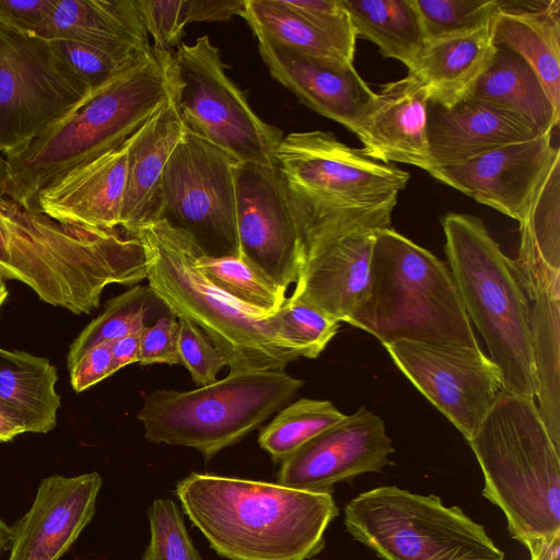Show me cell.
Listing matches in <instances>:
<instances>
[{"label": "cell", "mask_w": 560, "mask_h": 560, "mask_svg": "<svg viewBox=\"0 0 560 560\" xmlns=\"http://www.w3.org/2000/svg\"><path fill=\"white\" fill-rule=\"evenodd\" d=\"M128 145L129 140L51 182L38 192L35 210L66 224L120 230Z\"/></svg>", "instance_id": "21"}, {"label": "cell", "mask_w": 560, "mask_h": 560, "mask_svg": "<svg viewBox=\"0 0 560 560\" xmlns=\"http://www.w3.org/2000/svg\"><path fill=\"white\" fill-rule=\"evenodd\" d=\"M8 294H9V291L5 285V279L0 273V308H1L2 304L4 303L5 299L8 298Z\"/></svg>", "instance_id": "52"}, {"label": "cell", "mask_w": 560, "mask_h": 560, "mask_svg": "<svg viewBox=\"0 0 560 560\" xmlns=\"http://www.w3.org/2000/svg\"><path fill=\"white\" fill-rule=\"evenodd\" d=\"M288 9L332 39L353 60L357 34L340 0H281Z\"/></svg>", "instance_id": "42"}, {"label": "cell", "mask_w": 560, "mask_h": 560, "mask_svg": "<svg viewBox=\"0 0 560 560\" xmlns=\"http://www.w3.org/2000/svg\"><path fill=\"white\" fill-rule=\"evenodd\" d=\"M57 380L48 359L0 348V402L20 415L27 432L48 433L56 427L61 405Z\"/></svg>", "instance_id": "30"}, {"label": "cell", "mask_w": 560, "mask_h": 560, "mask_svg": "<svg viewBox=\"0 0 560 560\" xmlns=\"http://www.w3.org/2000/svg\"><path fill=\"white\" fill-rule=\"evenodd\" d=\"M176 82L174 55L152 48L26 145L4 155L1 195L35 209L38 192L51 182L129 140L164 105Z\"/></svg>", "instance_id": "3"}, {"label": "cell", "mask_w": 560, "mask_h": 560, "mask_svg": "<svg viewBox=\"0 0 560 560\" xmlns=\"http://www.w3.org/2000/svg\"><path fill=\"white\" fill-rule=\"evenodd\" d=\"M303 385L284 371L230 372L196 389H156L137 418L148 441L191 447L209 460L284 407Z\"/></svg>", "instance_id": "9"}, {"label": "cell", "mask_w": 560, "mask_h": 560, "mask_svg": "<svg viewBox=\"0 0 560 560\" xmlns=\"http://www.w3.org/2000/svg\"><path fill=\"white\" fill-rule=\"evenodd\" d=\"M174 60L176 102L185 129L237 162H273L281 130L252 109L210 38L203 35L191 45L182 43Z\"/></svg>", "instance_id": "11"}, {"label": "cell", "mask_w": 560, "mask_h": 560, "mask_svg": "<svg viewBox=\"0 0 560 560\" xmlns=\"http://www.w3.org/2000/svg\"><path fill=\"white\" fill-rule=\"evenodd\" d=\"M142 244L153 296L177 318L198 326L228 361L230 372L284 371L302 357L277 315H264L224 293L199 269L200 246L187 232L155 221L133 234Z\"/></svg>", "instance_id": "4"}, {"label": "cell", "mask_w": 560, "mask_h": 560, "mask_svg": "<svg viewBox=\"0 0 560 560\" xmlns=\"http://www.w3.org/2000/svg\"><path fill=\"white\" fill-rule=\"evenodd\" d=\"M485 477L482 495L500 508L513 538L560 535V447L535 398L503 389L467 441Z\"/></svg>", "instance_id": "5"}, {"label": "cell", "mask_w": 560, "mask_h": 560, "mask_svg": "<svg viewBox=\"0 0 560 560\" xmlns=\"http://www.w3.org/2000/svg\"><path fill=\"white\" fill-rule=\"evenodd\" d=\"M4 178H5V161H4V158L0 154V195L2 191Z\"/></svg>", "instance_id": "53"}, {"label": "cell", "mask_w": 560, "mask_h": 560, "mask_svg": "<svg viewBox=\"0 0 560 560\" xmlns=\"http://www.w3.org/2000/svg\"><path fill=\"white\" fill-rule=\"evenodd\" d=\"M526 546L532 560H560V535L551 539H533Z\"/></svg>", "instance_id": "50"}, {"label": "cell", "mask_w": 560, "mask_h": 560, "mask_svg": "<svg viewBox=\"0 0 560 560\" xmlns=\"http://www.w3.org/2000/svg\"><path fill=\"white\" fill-rule=\"evenodd\" d=\"M142 25L153 38V49L168 51L179 46L186 23L184 0H136Z\"/></svg>", "instance_id": "43"}, {"label": "cell", "mask_w": 560, "mask_h": 560, "mask_svg": "<svg viewBox=\"0 0 560 560\" xmlns=\"http://www.w3.org/2000/svg\"><path fill=\"white\" fill-rule=\"evenodd\" d=\"M177 317L164 316L154 325L145 326L140 332V361L148 364H180L178 354Z\"/></svg>", "instance_id": "44"}, {"label": "cell", "mask_w": 560, "mask_h": 560, "mask_svg": "<svg viewBox=\"0 0 560 560\" xmlns=\"http://www.w3.org/2000/svg\"><path fill=\"white\" fill-rule=\"evenodd\" d=\"M101 487L96 471L44 478L30 510L12 527L8 560H59L92 521Z\"/></svg>", "instance_id": "19"}, {"label": "cell", "mask_w": 560, "mask_h": 560, "mask_svg": "<svg viewBox=\"0 0 560 560\" xmlns=\"http://www.w3.org/2000/svg\"><path fill=\"white\" fill-rule=\"evenodd\" d=\"M530 307V345L537 381V408L560 447V272L544 267L522 276Z\"/></svg>", "instance_id": "27"}, {"label": "cell", "mask_w": 560, "mask_h": 560, "mask_svg": "<svg viewBox=\"0 0 560 560\" xmlns=\"http://www.w3.org/2000/svg\"><path fill=\"white\" fill-rule=\"evenodd\" d=\"M538 136L537 129L521 115L480 100L466 97L452 107L429 102L428 173Z\"/></svg>", "instance_id": "22"}, {"label": "cell", "mask_w": 560, "mask_h": 560, "mask_svg": "<svg viewBox=\"0 0 560 560\" xmlns=\"http://www.w3.org/2000/svg\"><path fill=\"white\" fill-rule=\"evenodd\" d=\"M273 160L302 235L319 226L390 228L398 194L410 178L408 172L374 161L322 130L283 137Z\"/></svg>", "instance_id": "7"}, {"label": "cell", "mask_w": 560, "mask_h": 560, "mask_svg": "<svg viewBox=\"0 0 560 560\" xmlns=\"http://www.w3.org/2000/svg\"><path fill=\"white\" fill-rule=\"evenodd\" d=\"M395 452L383 419L361 407L310 440L281 462L277 483L305 491L331 492L337 482L392 464Z\"/></svg>", "instance_id": "17"}, {"label": "cell", "mask_w": 560, "mask_h": 560, "mask_svg": "<svg viewBox=\"0 0 560 560\" xmlns=\"http://www.w3.org/2000/svg\"><path fill=\"white\" fill-rule=\"evenodd\" d=\"M147 268L136 236L61 223L0 195V273L42 301L90 314L108 284H136Z\"/></svg>", "instance_id": "1"}, {"label": "cell", "mask_w": 560, "mask_h": 560, "mask_svg": "<svg viewBox=\"0 0 560 560\" xmlns=\"http://www.w3.org/2000/svg\"><path fill=\"white\" fill-rule=\"evenodd\" d=\"M490 35L533 68L560 113V0H497Z\"/></svg>", "instance_id": "25"}, {"label": "cell", "mask_w": 560, "mask_h": 560, "mask_svg": "<svg viewBox=\"0 0 560 560\" xmlns=\"http://www.w3.org/2000/svg\"><path fill=\"white\" fill-rule=\"evenodd\" d=\"M150 541L142 560H202L172 499H155L148 509Z\"/></svg>", "instance_id": "38"}, {"label": "cell", "mask_w": 560, "mask_h": 560, "mask_svg": "<svg viewBox=\"0 0 560 560\" xmlns=\"http://www.w3.org/2000/svg\"><path fill=\"white\" fill-rule=\"evenodd\" d=\"M467 97L514 112L540 135L552 132L560 113L552 106L533 68L515 52L495 47L493 57Z\"/></svg>", "instance_id": "29"}, {"label": "cell", "mask_w": 560, "mask_h": 560, "mask_svg": "<svg viewBox=\"0 0 560 560\" xmlns=\"http://www.w3.org/2000/svg\"><path fill=\"white\" fill-rule=\"evenodd\" d=\"M150 52L136 0H56L39 36Z\"/></svg>", "instance_id": "28"}, {"label": "cell", "mask_w": 560, "mask_h": 560, "mask_svg": "<svg viewBox=\"0 0 560 560\" xmlns=\"http://www.w3.org/2000/svg\"><path fill=\"white\" fill-rule=\"evenodd\" d=\"M425 39L489 24L497 0H415Z\"/></svg>", "instance_id": "39"}, {"label": "cell", "mask_w": 560, "mask_h": 560, "mask_svg": "<svg viewBox=\"0 0 560 560\" xmlns=\"http://www.w3.org/2000/svg\"><path fill=\"white\" fill-rule=\"evenodd\" d=\"M151 296L149 287L137 284L107 301L103 313L88 324L71 343L67 355L68 369L92 347L140 332L145 327Z\"/></svg>", "instance_id": "36"}, {"label": "cell", "mask_w": 560, "mask_h": 560, "mask_svg": "<svg viewBox=\"0 0 560 560\" xmlns=\"http://www.w3.org/2000/svg\"><path fill=\"white\" fill-rule=\"evenodd\" d=\"M56 0H0V27L25 36H39Z\"/></svg>", "instance_id": "45"}, {"label": "cell", "mask_w": 560, "mask_h": 560, "mask_svg": "<svg viewBox=\"0 0 560 560\" xmlns=\"http://www.w3.org/2000/svg\"><path fill=\"white\" fill-rule=\"evenodd\" d=\"M271 77L314 112L354 133L375 92L352 68H335L256 37Z\"/></svg>", "instance_id": "23"}, {"label": "cell", "mask_w": 560, "mask_h": 560, "mask_svg": "<svg viewBox=\"0 0 560 560\" xmlns=\"http://www.w3.org/2000/svg\"><path fill=\"white\" fill-rule=\"evenodd\" d=\"M185 514L229 560H305L338 515L331 492L191 472L176 485Z\"/></svg>", "instance_id": "2"}, {"label": "cell", "mask_w": 560, "mask_h": 560, "mask_svg": "<svg viewBox=\"0 0 560 560\" xmlns=\"http://www.w3.org/2000/svg\"><path fill=\"white\" fill-rule=\"evenodd\" d=\"M26 432L25 423L20 415L0 402V442L12 441L16 435Z\"/></svg>", "instance_id": "49"}, {"label": "cell", "mask_w": 560, "mask_h": 560, "mask_svg": "<svg viewBox=\"0 0 560 560\" xmlns=\"http://www.w3.org/2000/svg\"><path fill=\"white\" fill-rule=\"evenodd\" d=\"M201 272L220 290L264 315L275 314L285 301V291L237 254L211 256L197 253Z\"/></svg>", "instance_id": "35"}, {"label": "cell", "mask_w": 560, "mask_h": 560, "mask_svg": "<svg viewBox=\"0 0 560 560\" xmlns=\"http://www.w3.org/2000/svg\"><path fill=\"white\" fill-rule=\"evenodd\" d=\"M343 513L348 533L383 560H504L482 525L433 494L377 487Z\"/></svg>", "instance_id": "10"}, {"label": "cell", "mask_w": 560, "mask_h": 560, "mask_svg": "<svg viewBox=\"0 0 560 560\" xmlns=\"http://www.w3.org/2000/svg\"><path fill=\"white\" fill-rule=\"evenodd\" d=\"M236 163L186 130L163 173L153 222L187 232L208 255L237 254Z\"/></svg>", "instance_id": "12"}, {"label": "cell", "mask_w": 560, "mask_h": 560, "mask_svg": "<svg viewBox=\"0 0 560 560\" xmlns=\"http://www.w3.org/2000/svg\"><path fill=\"white\" fill-rule=\"evenodd\" d=\"M245 0H184L183 15L186 25L191 22H225L232 16H243Z\"/></svg>", "instance_id": "47"}, {"label": "cell", "mask_w": 560, "mask_h": 560, "mask_svg": "<svg viewBox=\"0 0 560 560\" xmlns=\"http://www.w3.org/2000/svg\"><path fill=\"white\" fill-rule=\"evenodd\" d=\"M552 132L506 144L467 162L441 167L430 175L522 223L530 205L560 158Z\"/></svg>", "instance_id": "18"}, {"label": "cell", "mask_w": 560, "mask_h": 560, "mask_svg": "<svg viewBox=\"0 0 560 560\" xmlns=\"http://www.w3.org/2000/svg\"><path fill=\"white\" fill-rule=\"evenodd\" d=\"M380 230L339 225L306 231L303 264L290 298L347 323L368 290Z\"/></svg>", "instance_id": "16"}, {"label": "cell", "mask_w": 560, "mask_h": 560, "mask_svg": "<svg viewBox=\"0 0 560 560\" xmlns=\"http://www.w3.org/2000/svg\"><path fill=\"white\" fill-rule=\"evenodd\" d=\"M90 94L49 40L0 27V153L20 150Z\"/></svg>", "instance_id": "13"}, {"label": "cell", "mask_w": 560, "mask_h": 560, "mask_svg": "<svg viewBox=\"0 0 560 560\" xmlns=\"http://www.w3.org/2000/svg\"><path fill=\"white\" fill-rule=\"evenodd\" d=\"M12 540V527L0 518V553L9 550Z\"/></svg>", "instance_id": "51"}, {"label": "cell", "mask_w": 560, "mask_h": 560, "mask_svg": "<svg viewBox=\"0 0 560 560\" xmlns=\"http://www.w3.org/2000/svg\"><path fill=\"white\" fill-rule=\"evenodd\" d=\"M234 183L237 255L287 290L298 281L304 241L275 161L237 162Z\"/></svg>", "instance_id": "14"}, {"label": "cell", "mask_w": 560, "mask_h": 560, "mask_svg": "<svg viewBox=\"0 0 560 560\" xmlns=\"http://www.w3.org/2000/svg\"><path fill=\"white\" fill-rule=\"evenodd\" d=\"M277 315L285 338L308 359L317 358L339 328L336 319L292 298L285 299Z\"/></svg>", "instance_id": "40"}, {"label": "cell", "mask_w": 560, "mask_h": 560, "mask_svg": "<svg viewBox=\"0 0 560 560\" xmlns=\"http://www.w3.org/2000/svg\"><path fill=\"white\" fill-rule=\"evenodd\" d=\"M141 332V331H140ZM140 332L110 341L114 372L140 361Z\"/></svg>", "instance_id": "48"}, {"label": "cell", "mask_w": 560, "mask_h": 560, "mask_svg": "<svg viewBox=\"0 0 560 560\" xmlns=\"http://www.w3.org/2000/svg\"><path fill=\"white\" fill-rule=\"evenodd\" d=\"M494 51L489 23L425 39L408 73L422 83L430 103L452 107L469 95Z\"/></svg>", "instance_id": "26"}, {"label": "cell", "mask_w": 560, "mask_h": 560, "mask_svg": "<svg viewBox=\"0 0 560 560\" xmlns=\"http://www.w3.org/2000/svg\"><path fill=\"white\" fill-rule=\"evenodd\" d=\"M517 266L541 265L560 272V158L539 190L525 220L520 223Z\"/></svg>", "instance_id": "33"}, {"label": "cell", "mask_w": 560, "mask_h": 560, "mask_svg": "<svg viewBox=\"0 0 560 560\" xmlns=\"http://www.w3.org/2000/svg\"><path fill=\"white\" fill-rule=\"evenodd\" d=\"M445 254L470 323L481 332L503 387L535 398L530 306L514 260L482 220L464 213L442 218Z\"/></svg>", "instance_id": "8"}, {"label": "cell", "mask_w": 560, "mask_h": 560, "mask_svg": "<svg viewBox=\"0 0 560 560\" xmlns=\"http://www.w3.org/2000/svg\"><path fill=\"white\" fill-rule=\"evenodd\" d=\"M345 416L329 400L301 398L283 407L261 429L259 446L275 463H281Z\"/></svg>", "instance_id": "34"}, {"label": "cell", "mask_w": 560, "mask_h": 560, "mask_svg": "<svg viewBox=\"0 0 560 560\" xmlns=\"http://www.w3.org/2000/svg\"><path fill=\"white\" fill-rule=\"evenodd\" d=\"M357 37L376 44L382 55L409 70L425 36L415 0H340Z\"/></svg>", "instance_id": "31"}, {"label": "cell", "mask_w": 560, "mask_h": 560, "mask_svg": "<svg viewBox=\"0 0 560 560\" xmlns=\"http://www.w3.org/2000/svg\"><path fill=\"white\" fill-rule=\"evenodd\" d=\"M347 323L383 346L479 348L450 267L392 228L376 234L368 290Z\"/></svg>", "instance_id": "6"}, {"label": "cell", "mask_w": 560, "mask_h": 560, "mask_svg": "<svg viewBox=\"0 0 560 560\" xmlns=\"http://www.w3.org/2000/svg\"><path fill=\"white\" fill-rule=\"evenodd\" d=\"M428 108L427 91L416 75L408 73L384 84L354 131L363 154L381 163H405L428 172Z\"/></svg>", "instance_id": "20"}, {"label": "cell", "mask_w": 560, "mask_h": 560, "mask_svg": "<svg viewBox=\"0 0 560 560\" xmlns=\"http://www.w3.org/2000/svg\"><path fill=\"white\" fill-rule=\"evenodd\" d=\"M177 86V82H176ZM176 86L164 105L129 139L120 230L132 235L153 222L163 173L186 129Z\"/></svg>", "instance_id": "24"}, {"label": "cell", "mask_w": 560, "mask_h": 560, "mask_svg": "<svg viewBox=\"0 0 560 560\" xmlns=\"http://www.w3.org/2000/svg\"><path fill=\"white\" fill-rule=\"evenodd\" d=\"M395 365L468 441L504 389L480 348L398 340L384 346Z\"/></svg>", "instance_id": "15"}, {"label": "cell", "mask_w": 560, "mask_h": 560, "mask_svg": "<svg viewBox=\"0 0 560 560\" xmlns=\"http://www.w3.org/2000/svg\"><path fill=\"white\" fill-rule=\"evenodd\" d=\"M70 383L74 392L81 393L113 375L110 341L98 343L85 351L69 368Z\"/></svg>", "instance_id": "46"}, {"label": "cell", "mask_w": 560, "mask_h": 560, "mask_svg": "<svg viewBox=\"0 0 560 560\" xmlns=\"http://www.w3.org/2000/svg\"><path fill=\"white\" fill-rule=\"evenodd\" d=\"M178 319V354L195 383L200 386L217 381L228 361L208 336L186 318Z\"/></svg>", "instance_id": "41"}, {"label": "cell", "mask_w": 560, "mask_h": 560, "mask_svg": "<svg viewBox=\"0 0 560 560\" xmlns=\"http://www.w3.org/2000/svg\"><path fill=\"white\" fill-rule=\"evenodd\" d=\"M243 18L256 37L330 67H353V60L332 39L283 5L281 0H245Z\"/></svg>", "instance_id": "32"}, {"label": "cell", "mask_w": 560, "mask_h": 560, "mask_svg": "<svg viewBox=\"0 0 560 560\" xmlns=\"http://www.w3.org/2000/svg\"><path fill=\"white\" fill-rule=\"evenodd\" d=\"M49 42L57 55L91 93L135 67L152 51L108 49L70 39Z\"/></svg>", "instance_id": "37"}]
</instances>
